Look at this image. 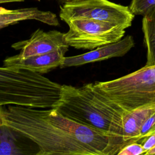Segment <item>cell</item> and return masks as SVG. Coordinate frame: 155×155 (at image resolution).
I'll list each match as a JSON object with an SVG mask.
<instances>
[{
	"label": "cell",
	"instance_id": "4fadbf2b",
	"mask_svg": "<svg viewBox=\"0 0 155 155\" xmlns=\"http://www.w3.org/2000/svg\"><path fill=\"white\" fill-rule=\"evenodd\" d=\"M155 7V0H132L129 6L134 15L143 16Z\"/></svg>",
	"mask_w": 155,
	"mask_h": 155
},
{
	"label": "cell",
	"instance_id": "7a4b0ae2",
	"mask_svg": "<svg viewBox=\"0 0 155 155\" xmlns=\"http://www.w3.org/2000/svg\"><path fill=\"white\" fill-rule=\"evenodd\" d=\"M54 108L78 122L124 136L122 116L127 111L102 95L93 83L81 87L62 85L61 98Z\"/></svg>",
	"mask_w": 155,
	"mask_h": 155
},
{
	"label": "cell",
	"instance_id": "ba28073f",
	"mask_svg": "<svg viewBox=\"0 0 155 155\" xmlns=\"http://www.w3.org/2000/svg\"><path fill=\"white\" fill-rule=\"evenodd\" d=\"M68 46L60 47L56 50L42 54L22 58L19 54L6 58L3 66L27 70L40 74L46 73L60 67L67 51Z\"/></svg>",
	"mask_w": 155,
	"mask_h": 155
},
{
	"label": "cell",
	"instance_id": "9c48e42d",
	"mask_svg": "<svg viewBox=\"0 0 155 155\" xmlns=\"http://www.w3.org/2000/svg\"><path fill=\"white\" fill-rule=\"evenodd\" d=\"M27 20H35L51 26L59 25L56 15L50 11L41 10L38 7L11 10L0 7V30Z\"/></svg>",
	"mask_w": 155,
	"mask_h": 155
},
{
	"label": "cell",
	"instance_id": "ffe728a7",
	"mask_svg": "<svg viewBox=\"0 0 155 155\" xmlns=\"http://www.w3.org/2000/svg\"><path fill=\"white\" fill-rule=\"evenodd\" d=\"M1 125V119H0V125Z\"/></svg>",
	"mask_w": 155,
	"mask_h": 155
},
{
	"label": "cell",
	"instance_id": "277c9868",
	"mask_svg": "<svg viewBox=\"0 0 155 155\" xmlns=\"http://www.w3.org/2000/svg\"><path fill=\"white\" fill-rule=\"evenodd\" d=\"M59 17L66 23L87 18L110 22L126 29L131 25L134 15L129 7L108 0H76L61 5Z\"/></svg>",
	"mask_w": 155,
	"mask_h": 155
},
{
	"label": "cell",
	"instance_id": "ac0fdd59",
	"mask_svg": "<svg viewBox=\"0 0 155 155\" xmlns=\"http://www.w3.org/2000/svg\"><path fill=\"white\" fill-rule=\"evenodd\" d=\"M145 155H152V154H155V146L151 148L150 150L147 151L145 154Z\"/></svg>",
	"mask_w": 155,
	"mask_h": 155
},
{
	"label": "cell",
	"instance_id": "3957f363",
	"mask_svg": "<svg viewBox=\"0 0 155 155\" xmlns=\"http://www.w3.org/2000/svg\"><path fill=\"white\" fill-rule=\"evenodd\" d=\"M93 84L99 92L125 111L155 105V65H145L120 78Z\"/></svg>",
	"mask_w": 155,
	"mask_h": 155
},
{
	"label": "cell",
	"instance_id": "2e32d148",
	"mask_svg": "<svg viewBox=\"0 0 155 155\" xmlns=\"http://www.w3.org/2000/svg\"><path fill=\"white\" fill-rule=\"evenodd\" d=\"M140 143L143 147L145 152L155 146V133L143 138Z\"/></svg>",
	"mask_w": 155,
	"mask_h": 155
},
{
	"label": "cell",
	"instance_id": "8992f818",
	"mask_svg": "<svg viewBox=\"0 0 155 155\" xmlns=\"http://www.w3.org/2000/svg\"><path fill=\"white\" fill-rule=\"evenodd\" d=\"M66 46L68 45L64 33L58 30L44 31L41 29L35 30L28 39L12 45L13 48L20 51L18 54L22 58L48 53Z\"/></svg>",
	"mask_w": 155,
	"mask_h": 155
},
{
	"label": "cell",
	"instance_id": "d6986e66",
	"mask_svg": "<svg viewBox=\"0 0 155 155\" xmlns=\"http://www.w3.org/2000/svg\"><path fill=\"white\" fill-rule=\"evenodd\" d=\"M56 1L64 4V3H66V2H71V1H76V0H56Z\"/></svg>",
	"mask_w": 155,
	"mask_h": 155
},
{
	"label": "cell",
	"instance_id": "52a82bcc",
	"mask_svg": "<svg viewBox=\"0 0 155 155\" xmlns=\"http://www.w3.org/2000/svg\"><path fill=\"white\" fill-rule=\"evenodd\" d=\"M134 46V41L131 35L122 38L116 42L106 44L84 54L65 57L60 67H74L101 61L126 54Z\"/></svg>",
	"mask_w": 155,
	"mask_h": 155
},
{
	"label": "cell",
	"instance_id": "6da1fadb",
	"mask_svg": "<svg viewBox=\"0 0 155 155\" xmlns=\"http://www.w3.org/2000/svg\"><path fill=\"white\" fill-rule=\"evenodd\" d=\"M1 124L36 143V155H115L134 141L78 122L55 108L0 107Z\"/></svg>",
	"mask_w": 155,
	"mask_h": 155
},
{
	"label": "cell",
	"instance_id": "5bb4252c",
	"mask_svg": "<svg viewBox=\"0 0 155 155\" xmlns=\"http://www.w3.org/2000/svg\"><path fill=\"white\" fill-rule=\"evenodd\" d=\"M145 150L140 143L133 142L124 146L118 153V155H140L144 154Z\"/></svg>",
	"mask_w": 155,
	"mask_h": 155
},
{
	"label": "cell",
	"instance_id": "7c38bea8",
	"mask_svg": "<svg viewBox=\"0 0 155 155\" xmlns=\"http://www.w3.org/2000/svg\"><path fill=\"white\" fill-rule=\"evenodd\" d=\"M18 133L7 125H0V155L26 154L18 143Z\"/></svg>",
	"mask_w": 155,
	"mask_h": 155
},
{
	"label": "cell",
	"instance_id": "8fae6325",
	"mask_svg": "<svg viewBox=\"0 0 155 155\" xmlns=\"http://www.w3.org/2000/svg\"><path fill=\"white\" fill-rule=\"evenodd\" d=\"M143 41L147 48L146 65H155V7L142 19Z\"/></svg>",
	"mask_w": 155,
	"mask_h": 155
},
{
	"label": "cell",
	"instance_id": "e0dca14e",
	"mask_svg": "<svg viewBox=\"0 0 155 155\" xmlns=\"http://www.w3.org/2000/svg\"><path fill=\"white\" fill-rule=\"evenodd\" d=\"M25 0H0V4H7L12 2H22Z\"/></svg>",
	"mask_w": 155,
	"mask_h": 155
},
{
	"label": "cell",
	"instance_id": "5b68a950",
	"mask_svg": "<svg viewBox=\"0 0 155 155\" xmlns=\"http://www.w3.org/2000/svg\"><path fill=\"white\" fill-rule=\"evenodd\" d=\"M68 30L65 39L70 47L76 49L93 50L116 42L123 38L125 29L110 22L79 18L67 22Z\"/></svg>",
	"mask_w": 155,
	"mask_h": 155
},
{
	"label": "cell",
	"instance_id": "9a60e30c",
	"mask_svg": "<svg viewBox=\"0 0 155 155\" xmlns=\"http://www.w3.org/2000/svg\"><path fill=\"white\" fill-rule=\"evenodd\" d=\"M155 133V112L153 113L144 122L140 131L141 140ZM140 140V141H141Z\"/></svg>",
	"mask_w": 155,
	"mask_h": 155
},
{
	"label": "cell",
	"instance_id": "30bf717a",
	"mask_svg": "<svg viewBox=\"0 0 155 155\" xmlns=\"http://www.w3.org/2000/svg\"><path fill=\"white\" fill-rule=\"evenodd\" d=\"M155 112V105L145 106L136 110L126 111L122 116L124 136L134 142L141 140L140 128L144 122Z\"/></svg>",
	"mask_w": 155,
	"mask_h": 155
}]
</instances>
